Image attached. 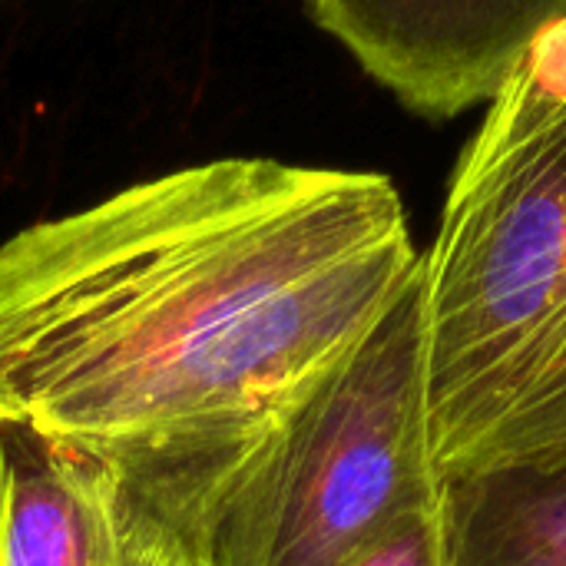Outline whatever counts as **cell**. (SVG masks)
Here are the masks:
<instances>
[{
    "mask_svg": "<svg viewBox=\"0 0 566 566\" xmlns=\"http://www.w3.org/2000/svg\"><path fill=\"white\" fill-rule=\"evenodd\" d=\"M421 255L388 176L192 163L0 242V428L249 454Z\"/></svg>",
    "mask_w": 566,
    "mask_h": 566,
    "instance_id": "cell-1",
    "label": "cell"
},
{
    "mask_svg": "<svg viewBox=\"0 0 566 566\" xmlns=\"http://www.w3.org/2000/svg\"><path fill=\"white\" fill-rule=\"evenodd\" d=\"M421 302L441 478L566 464V93L527 66L458 163Z\"/></svg>",
    "mask_w": 566,
    "mask_h": 566,
    "instance_id": "cell-2",
    "label": "cell"
},
{
    "mask_svg": "<svg viewBox=\"0 0 566 566\" xmlns=\"http://www.w3.org/2000/svg\"><path fill=\"white\" fill-rule=\"evenodd\" d=\"M441 491L418 265L255 451L222 511L212 566H348Z\"/></svg>",
    "mask_w": 566,
    "mask_h": 566,
    "instance_id": "cell-3",
    "label": "cell"
},
{
    "mask_svg": "<svg viewBox=\"0 0 566 566\" xmlns=\"http://www.w3.org/2000/svg\"><path fill=\"white\" fill-rule=\"evenodd\" d=\"M252 458L123 454L0 428V566H212Z\"/></svg>",
    "mask_w": 566,
    "mask_h": 566,
    "instance_id": "cell-4",
    "label": "cell"
},
{
    "mask_svg": "<svg viewBox=\"0 0 566 566\" xmlns=\"http://www.w3.org/2000/svg\"><path fill=\"white\" fill-rule=\"evenodd\" d=\"M305 7L371 80L431 119L491 103L566 20V0H305Z\"/></svg>",
    "mask_w": 566,
    "mask_h": 566,
    "instance_id": "cell-5",
    "label": "cell"
},
{
    "mask_svg": "<svg viewBox=\"0 0 566 566\" xmlns=\"http://www.w3.org/2000/svg\"><path fill=\"white\" fill-rule=\"evenodd\" d=\"M448 566H566V464L448 478Z\"/></svg>",
    "mask_w": 566,
    "mask_h": 566,
    "instance_id": "cell-6",
    "label": "cell"
},
{
    "mask_svg": "<svg viewBox=\"0 0 566 566\" xmlns=\"http://www.w3.org/2000/svg\"><path fill=\"white\" fill-rule=\"evenodd\" d=\"M348 566H448L444 564L441 501L401 521L388 537H381L375 547H368Z\"/></svg>",
    "mask_w": 566,
    "mask_h": 566,
    "instance_id": "cell-7",
    "label": "cell"
},
{
    "mask_svg": "<svg viewBox=\"0 0 566 566\" xmlns=\"http://www.w3.org/2000/svg\"><path fill=\"white\" fill-rule=\"evenodd\" d=\"M527 70H531L541 83H547V86L566 93V20L557 30H551V33L541 40V46L534 50Z\"/></svg>",
    "mask_w": 566,
    "mask_h": 566,
    "instance_id": "cell-8",
    "label": "cell"
},
{
    "mask_svg": "<svg viewBox=\"0 0 566 566\" xmlns=\"http://www.w3.org/2000/svg\"><path fill=\"white\" fill-rule=\"evenodd\" d=\"M0 3H3V0H0Z\"/></svg>",
    "mask_w": 566,
    "mask_h": 566,
    "instance_id": "cell-9",
    "label": "cell"
}]
</instances>
